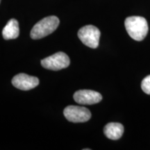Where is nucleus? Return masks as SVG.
Wrapping results in <instances>:
<instances>
[{
    "label": "nucleus",
    "mask_w": 150,
    "mask_h": 150,
    "mask_svg": "<svg viewBox=\"0 0 150 150\" xmlns=\"http://www.w3.org/2000/svg\"><path fill=\"white\" fill-rule=\"evenodd\" d=\"M125 25L129 36L136 41L143 40L149 30L146 19L140 16L128 17L125 20Z\"/></svg>",
    "instance_id": "1"
},
{
    "label": "nucleus",
    "mask_w": 150,
    "mask_h": 150,
    "mask_svg": "<svg viewBox=\"0 0 150 150\" xmlns=\"http://www.w3.org/2000/svg\"><path fill=\"white\" fill-rule=\"evenodd\" d=\"M59 23V19L56 16H49L43 18L33 26L30 33L31 38L38 40L47 36L57 29Z\"/></svg>",
    "instance_id": "2"
},
{
    "label": "nucleus",
    "mask_w": 150,
    "mask_h": 150,
    "mask_svg": "<svg viewBox=\"0 0 150 150\" xmlns=\"http://www.w3.org/2000/svg\"><path fill=\"white\" fill-rule=\"evenodd\" d=\"M100 31L93 25H86L79 30L78 37L88 47L95 49L99 46Z\"/></svg>",
    "instance_id": "3"
},
{
    "label": "nucleus",
    "mask_w": 150,
    "mask_h": 150,
    "mask_svg": "<svg viewBox=\"0 0 150 150\" xmlns=\"http://www.w3.org/2000/svg\"><path fill=\"white\" fill-rule=\"evenodd\" d=\"M70 64L69 56L62 52H57L41 61V65L44 68L54 71L66 68Z\"/></svg>",
    "instance_id": "4"
},
{
    "label": "nucleus",
    "mask_w": 150,
    "mask_h": 150,
    "mask_svg": "<svg viewBox=\"0 0 150 150\" xmlns=\"http://www.w3.org/2000/svg\"><path fill=\"white\" fill-rule=\"evenodd\" d=\"M65 118L71 122H85L91 117V112L85 107L78 106H68L64 109Z\"/></svg>",
    "instance_id": "5"
},
{
    "label": "nucleus",
    "mask_w": 150,
    "mask_h": 150,
    "mask_svg": "<svg viewBox=\"0 0 150 150\" xmlns=\"http://www.w3.org/2000/svg\"><path fill=\"white\" fill-rule=\"evenodd\" d=\"M73 97L76 103L83 105L97 104L102 99V96L100 93L91 90H80L76 91Z\"/></svg>",
    "instance_id": "6"
},
{
    "label": "nucleus",
    "mask_w": 150,
    "mask_h": 150,
    "mask_svg": "<svg viewBox=\"0 0 150 150\" xmlns=\"http://www.w3.org/2000/svg\"><path fill=\"white\" fill-rule=\"evenodd\" d=\"M12 84L21 91H29L38 86L39 79L35 76L21 73L13 78Z\"/></svg>",
    "instance_id": "7"
},
{
    "label": "nucleus",
    "mask_w": 150,
    "mask_h": 150,
    "mask_svg": "<svg viewBox=\"0 0 150 150\" xmlns=\"http://www.w3.org/2000/svg\"><path fill=\"white\" fill-rule=\"evenodd\" d=\"M104 133L105 136L110 140H118L122 136L124 127L120 123L110 122L104 127Z\"/></svg>",
    "instance_id": "8"
},
{
    "label": "nucleus",
    "mask_w": 150,
    "mask_h": 150,
    "mask_svg": "<svg viewBox=\"0 0 150 150\" xmlns=\"http://www.w3.org/2000/svg\"><path fill=\"white\" fill-rule=\"evenodd\" d=\"M20 34L19 23L16 19H11L7 22L2 30V35L5 40H12L16 39Z\"/></svg>",
    "instance_id": "9"
},
{
    "label": "nucleus",
    "mask_w": 150,
    "mask_h": 150,
    "mask_svg": "<svg viewBox=\"0 0 150 150\" xmlns=\"http://www.w3.org/2000/svg\"><path fill=\"white\" fill-rule=\"evenodd\" d=\"M141 88L144 93L150 95V75H148L142 81Z\"/></svg>",
    "instance_id": "10"
},
{
    "label": "nucleus",
    "mask_w": 150,
    "mask_h": 150,
    "mask_svg": "<svg viewBox=\"0 0 150 150\" xmlns=\"http://www.w3.org/2000/svg\"><path fill=\"white\" fill-rule=\"evenodd\" d=\"M0 2H1V0H0Z\"/></svg>",
    "instance_id": "11"
}]
</instances>
